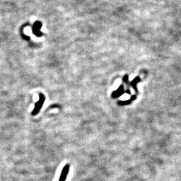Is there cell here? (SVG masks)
<instances>
[{
    "instance_id": "cell-1",
    "label": "cell",
    "mask_w": 181,
    "mask_h": 181,
    "mask_svg": "<svg viewBox=\"0 0 181 181\" xmlns=\"http://www.w3.org/2000/svg\"><path fill=\"white\" fill-rule=\"evenodd\" d=\"M44 101H45L44 95L42 93L39 94V100H38V101L36 102V104H35V106H34L33 111H32V116L37 115L39 112H40L41 109H42Z\"/></svg>"
},
{
    "instance_id": "cell-2",
    "label": "cell",
    "mask_w": 181,
    "mask_h": 181,
    "mask_svg": "<svg viewBox=\"0 0 181 181\" xmlns=\"http://www.w3.org/2000/svg\"><path fill=\"white\" fill-rule=\"evenodd\" d=\"M68 171H69V165L67 164L64 167L63 170V171H62L59 181H65L66 180V176H68Z\"/></svg>"
},
{
    "instance_id": "cell-3",
    "label": "cell",
    "mask_w": 181,
    "mask_h": 181,
    "mask_svg": "<svg viewBox=\"0 0 181 181\" xmlns=\"http://www.w3.org/2000/svg\"><path fill=\"white\" fill-rule=\"evenodd\" d=\"M40 26H41V24L39 22H37L36 24H34V27L35 29H34V30H36L34 33H35L37 36H39L38 34H40V32H39V27H40Z\"/></svg>"
},
{
    "instance_id": "cell-4",
    "label": "cell",
    "mask_w": 181,
    "mask_h": 181,
    "mask_svg": "<svg viewBox=\"0 0 181 181\" xmlns=\"http://www.w3.org/2000/svg\"><path fill=\"white\" fill-rule=\"evenodd\" d=\"M123 87L121 86V87H120V89H118V91H117V92L116 93L115 92V94H116V97H117V96H119L121 94V93H122V91H123Z\"/></svg>"
}]
</instances>
